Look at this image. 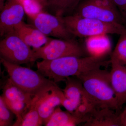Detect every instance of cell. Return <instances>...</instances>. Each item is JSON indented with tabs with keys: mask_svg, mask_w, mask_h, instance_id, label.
I'll return each mask as SVG.
<instances>
[{
	"mask_svg": "<svg viewBox=\"0 0 126 126\" xmlns=\"http://www.w3.org/2000/svg\"><path fill=\"white\" fill-rule=\"evenodd\" d=\"M111 61L105 57L68 56L36 62L37 71L56 83L71 77H78L88 71L106 67Z\"/></svg>",
	"mask_w": 126,
	"mask_h": 126,
	"instance_id": "6da1fadb",
	"label": "cell"
},
{
	"mask_svg": "<svg viewBox=\"0 0 126 126\" xmlns=\"http://www.w3.org/2000/svg\"><path fill=\"white\" fill-rule=\"evenodd\" d=\"M77 78L81 81L86 97L94 108L110 109L118 112L110 72L99 68Z\"/></svg>",
	"mask_w": 126,
	"mask_h": 126,
	"instance_id": "7a4b0ae2",
	"label": "cell"
},
{
	"mask_svg": "<svg viewBox=\"0 0 126 126\" xmlns=\"http://www.w3.org/2000/svg\"><path fill=\"white\" fill-rule=\"evenodd\" d=\"M1 63L8 73L9 79L18 88L34 97L58 88L56 83L38 71L22 67L0 58Z\"/></svg>",
	"mask_w": 126,
	"mask_h": 126,
	"instance_id": "3957f363",
	"label": "cell"
},
{
	"mask_svg": "<svg viewBox=\"0 0 126 126\" xmlns=\"http://www.w3.org/2000/svg\"><path fill=\"white\" fill-rule=\"evenodd\" d=\"M61 17L65 27L73 36L87 38L99 35L126 34V27L119 23L105 22L75 14Z\"/></svg>",
	"mask_w": 126,
	"mask_h": 126,
	"instance_id": "277c9868",
	"label": "cell"
},
{
	"mask_svg": "<svg viewBox=\"0 0 126 126\" xmlns=\"http://www.w3.org/2000/svg\"><path fill=\"white\" fill-rule=\"evenodd\" d=\"M0 58L20 65L34 61V52L14 31L5 35L0 42Z\"/></svg>",
	"mask_w": 126,
	"mask_h": 126,
	"instance_id": "5b68a950",
	"label": "cell"
},
{
	"mask_svg": "<svg viewBox=\"0 0 126 126\" xmlns=\"http://www.w3.org/2000/svg\"><path fill=\"white\" fill-rule=\"evenodd\" d=\"M33 49L34 61L39 59L50 60L65 56H84L83 48L71 39L50 38L43 46Z\"/></svg>",
	"mask_w": 126,
	"mask_h": 126,
	"instance_id": "8992f818",
	"label": "cell"
},
{
	"mask_svg": "<svg viewBox=\"0 0 126 126\" xmlns=\"http://www.w3.org/2000/svg\"><path fill=\"white\" fill-rule=\"evenodd\" d=\"M1 96L7 107L16 116L17 119L14 126H18L30 109L33 97L20 90L9 79L3 88Z\"/></svg>",
	"mask_w": 126,
	"mask_h": 126,
	"instance_id": "52a82bcc",
	"label": "cell"
},
{
	"mask_svg": "<svg viewBox=\"0 0 126 126\" xmlns=\"http://www.w3.org/2000/svg\"><path fill=\"white\" fill-rule=\"evenodd\" d=\"M31 19L33 25L47 36L71 39L73 36L65 27L61 17L44 11Z\"/></svg>",
	"mask_w": 126,
	"mask_h": 126,
	"instance_id": "ba28073f",
	"label": "cell"
},
{
	"mask_svg": "<svg viewBox=\"0 0 126 126\" xmlns=\"http://www.w3.org/2000/svg\"><path fill=\"white\" fill-rule=\"evenodd\" d=\"M1 11L0 35L2 36L14 32L15 27L23 21L26 14L18 0H7Z\"/></svg>",
	"mask_w": 126,
	"mask_h": 126,
	"instance_id": "9c48e42d",
	"label": "cell"
},
{
	"mask_svg": "<svg viewBox=\"0 0 126 126\" xmlns=\"http://www.w3.org/2000/svg\"><path fill=\"white\" fill-rule=\"evenodd\" d=\"M75 10V14L82 17L123 24L119 12L97 5L89 0L80 1Z\"/></svg>",
	"mask_w": 126,
	"mask_h": 126,
	"instance_id": "30bf717a",
	"label": "cell"
},
{
	"mask_svg": "<svg viewBox=\"0 0 126 126\" xmlns=\"http://www.w3.org/2000/svg\"><path fill=\"white\" fill-rule=\"evenodd\" d=\"M68 77L65 79L66 85L63 92L65 99L62 105L69 112L73 113L81 105L85 103H90L84 90L81 81L79 79Z\"/></svg>",
	"mask_w": 126,
	"mask_h": 126,
	"instance_id": "8fae6325",
	"label": "cell"
},
{
	"mask_svg": "<svg viewBox=\"0 0 126 126\" xmlns=\"http://www.w3.org/2000/svg\"><path fill=\"white\" fill-rule=\"evenodd\" d=\"M110 61L111 82L119 111L126 103V67L114 60Z\"/></svg>",
	"mask_w": 126,
	"mask_h": 126,
	"instance_id": "7c38bea8",
	"label": "cell"
},
{
	"mask_svg": "<svg viewBox=\"0 0 126 126\" xmlns=\"http://www.w3.org/2000/svg\"><path fill=\"white\" fill-rule=\"evenodd\" d=\"M40 98L38 110L41 119L45 125L56 108L62 105L65 96L63 90L58 87L43 93L40 94Z\"/></svg>",
	"mask_w": 126,
	"mask_h": 126,
	"instance_id": "4fadbf2b",
	"label": "cell"
},
{
	"mask_svg": "<svg viewBox=\"0 0 126 126\" xmlns=\"http://www.w3.org/2000/svg\"><path fill=\"white\" fill-rule=\"evenodd\" d=\"M14 31L27 45L33 48L42 47L50 38L33 25L27 24L23 21L15 27Z\"/></svg>",
	"mask_w": 126,
	"mask_h": 126,
	"instance_id": "5bb4252c",
	"label": "cell"
},
{
	"mask_svg": "<svg viewBox=\"0 0 126 126\" xmlns=\"http://www.w3.org/2000/svg\"><path fill=\"white\" fill-rule=\"evenodd\" d=\"M85 126H121L119 114L109 108H94L88 115Z\"/></svg>",
	"mask_w": 126,
	"mask_h": 126,
	"instance_id": "9a60e30c",
	"label": "cell"
},
{
	"mask_svg": "<svg viewBox=\"0 0 126 126\" xmlns=\"http://www.w3.org/2000/svg\"><path fill=\"white\" fill-rule=\"evenodd\" d=\"M86 49L90 56L105 57L111 51V44L107 34L99 35L87 38Z\"/></svg>",
	"mask_w": 126,
	"mask_h": 126,
	"instance_id": "2e32d148",
	"label": "cell"
},
{
	"mask_svg": "<svg viewBox=\"0 0 126 126\" xmlns=\"http://www.w3.org/2000/svg\"><path fill=\"white\" fill-rule=\"evenodd\" d=\"M82 123L83 119L69 112L64 111L57 107L45 125L46 126H74Z\"/></svg>",
	"mask_w": 126,
	"mask_h": 126,
	"instance_id": "e0dca14e",
	"label": "cell"
},
{
	"mask_svg": "<svg viewBox=\"0 0 126 126\" xmlns=\"http://www.w3.org/2000/svg\"><path fill=\"white\" fill-rule=\"evenodd\" d=\"M81 0H48L46 9L50 14L64 16L76 9Z\"/></svg>",
	"mask_w": 126,
	"mask_h": 126,
	"instance_id": "ac0fdd59",
	"label": "cell"
},
{
	"mask_svg": "<svg viewBox=\"0 0 126 126\" xmlns=\"http://www.w3.org/2000/svg\"><path fill=\"white\" fill-rule=\"evenodd\" d=\"M40 103L39 97L38 96L34 97L30 109L24 115L18 126H39L43 124L38 110Z\"/></svg>",
	"mask_w": 126,
	"mask_h": 126,
	"instance_id": "d6986e66",
	"label": "cell"
},
{
	"mask_svg": "<svg viewBox=\"0 0 126 126\" xmlns=\"http://www.w3.org/2000/svg\"><path fill=\"white\" fill-rule=\"evenodd\" d=\"M110 60L126 67V34L120 35Z\"/></svg>",
	"mask_w": 126,
	"mask_h": 126,
	"instance_id": "ffe728a7",
	"label": "cell"
},
{
	"mask_svg": "<svg viewBox=\"0 0 126 126\" xmlns=\"http://www.w3.org/2000/svg\"><path fill=\"white\" fill-rule=\"evenodd\" d=\"M3 100L1 96L0 97V126H13V115Z\"/></svg>",
	"mask_w": 126,
	"mask_h": 126,
	"instance_id": "44dd1931",
	"label": "cell"
},
{
	"mask_svg": "<svg viewBox=\"0 0 126 126\" xmlns=\"http://www.w3.org/2000/svg\"><path fill=\"white\" fill-rule=\"evenodd\" d=\"M21 4L25 14L30 19L44 11L43 6L36 0H24Z\"/></svg>",
	"mask_w": 126,
	"mask_h": 126,
	"instance_id": "7402d4cb",
	"label": "cell"
},
{
	"mask_svg": "<svg viewBox=\"0 0 126 126\" xmlns=\"http://www.w3.org/2000/svg\"><path fill=\"white\" fill-rule=\"evenodd\" d=\"M121 17L123 24L126 27V0H113Z\"/></svg>",
	"mask_w": 126,
	"mask_h": 126,
	"instance_id": "603a6c76",
	"label": "cell"
},
{
	"mask_svg": "<svg viewBox=\"0 0 126 126\" xmlns=\"http://www.w3.org/2000/svg\"><path fill=\"white\" fill-rule=\"evenodd\" d=\"M89 0L97 5L118 11L113 0Z\"/></svg>",
	"mask_w": 126,
	"mask_h": 126,
	"instance_id": "cb8c5ba5",
	"label": "cell"
},
{
	"mask_svg": "<svg viewBox=\"0 0 126 126\" xmlns=\"http://www.w3.org/2000/svg\"><path fill=\"white\" fill-rule=\"evenodd\" d=\"M36 0L43 6L44 9H46L48 0Z\"/></svg>",
	"mask_w": 126,
	"mask_h": 126,
	"instance_id": "d4e9b609",
	"label": "cell"
},
{
	"mask_svg": "<svg viewBox=\"0 0 126 126\" xmlns=\"http://www.w3.org/2000/svg\"><path fill=\"white\" fill-rule=\"evenodd\" d=\"M119 116L120 118L126 117V107L124 110L121 113H119Z\"/></svg>",
	"mask_w": 126,
	"mask_h": 126,
	"instance_id": "484cf974",
	"label": "cell"
},
{
	"mask_svg": "<svg viewBox=\"0 0 126 126\" xmlns=\"http://www.w3.org/2000/svg\"><path fill=\"white\" fill-rule=\"evenodd\" d=\"M19 0L21 3H22V2H23V1L24 0Z\"/></svg>",
	"mask_w": 126,
	"mask_h": 126,
	"instance_id": "4316f807",
	"label": "cell"
}]
</instances>
